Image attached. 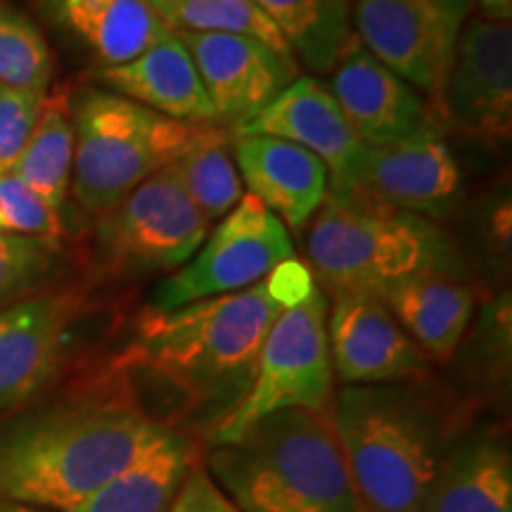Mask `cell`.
Returning a JSON list of instances; mask_svg holds the SVG:
<instances>
[{"instance_id":"36","label":"cell","mask_w":512,"mask_h":512,"mask_svg":"<svg viewBox=\"0 0 512 512\" xmlns=\"http://www.w3.org/2000/svg\"><path fill=\"white\" fill-rule=\"evenodd\" d=\"M0 233H3V228H0Z\"/></svg>"},{"instance_id":"32","label":"cell","mask_w":512,"mask_h":512,"mask_svg":"<svg viewBox=\"0 0 512 512\" xmlns=\"http://www.w3.org/2000/svg\"><path fill=\"white\" fill-rule=\"evenodd\" d=\"M169 512H240L233 503L223 496L209 472L192 467L185 479L181 494L176 496Z\"/></svg>"},{"instance_id":"2","label":"cell","mask_w":512,"mask_h":512,"mask_svg":"<svg viewBox=\"0 0 512 512\" xmlns=\"http://www.w3.org/2000/svg\"><path fill=\"white\" fill-rule=\"evenodd\" d=\"M316 287L309 266L285 261L247 290L200 299L178 309H147L121 366L143 368L204 396L238 389L254 375L256 356L275 318Z\"/></svg>"},{"instance_id":"28","label":"cell","mask_w":512,"mask_h":512,"mask_svg":"<svg viewBox=\"0 0 512 512\" xmlns=\"http://www.w3.org/2000/svg\"><path fill=\"white\" fill-rule=\"evenodd\" d=\"M53 69V50L34 19L12 0H0V83L48 93Z\"/></svg>"},{"instance_id":"23","label":"cell","mask_w":512,"mask_h":512,"mask_svg":"<svg viewBox=\"0 0 512 512\" xmlns=\"http://www.w3.org/2000/svg\"><path fill=\"white\" fill-rule=\"evenodd\" d=\"M195 467V453L171 430L136 463L67 512H169Z\"/></svg>"},{"instance_id":"1","label":"cell","mask_w":512,"mask_h":512,"mask_svg":"<svg viewBox=\"0 0 512 512\" xmlns=\"http://www.w3.org/2000/svg\"><path fill=\"white\" fill-rule=\"evenodd\" d=\"M171 430L126 399H83L24 415L0 430V498L67 512Z\"/></svg>"},{"instance_id":"24","label":"cell","mask_w":512,"mask_h":512,"mask_svg":"<svg viewBox=\"0 0 512 512\" xmlns=\"http://www.w3.org/2000/svg\"><path fill=\"white\" fill-rule=\"evenodd\" d=\"M230 145L233 138H228L223 126L214 121L192 124L181 155L166 166L209 223L228 216L245 195Z\"/></svg>"},{"instance_id":"9","label":"cell","mask_w":512,"mask_h":512,"mask_svg":"<svg viewBox=\"0 0 512 512\" xmlns=\"http://www.w3.org/2000/svg\"><path fill=\"white\" fill-rule=\"evenodd\" d=\"M294 256L290 230L254 195L242 200L211 230L188 264L157 287L152 309H178L200 299L247 290Z\"/></svg>"},{"instance_id":"8","label":"cell","mask_w":512,"mask_h":512,"mask_svg":"<svg viewBox=\"0 0 512 512\" xmlns=\"http://www.w3.org/2000/svg\"><path fill=\"white\" fill-rule=\"evenodd\" d=\"M207 235L209 221L171 169H162L98 216L93 259L102 273L119 280L174 273Z\"/></svg>"},{"instance_id":"35","label":"cell","mask_w":512,"mask_h":512,"mask_svg":"<svg viewBox=\"0 0 512 512\" xmlns=\"http://www.w3.org/2000/svg\"><path fill=\"white\" fill-rule=\"evenodd\" d=\"M0 512H55V510H43V508H34V505L0 501Z\"/></svg>"},{"instance_id":"5","label":"cell","mask_w":512,"mask_h":512,"mask_svg":"<svg viewBox=\"0 0 512 512\" xmlns=\"http://www.w3.org/2000/svg\"><path fill=\"white\" fill-rule=\"evenodd\" d=\"M316 283L332 294L392 290L422 273L465 275V261L437 221L328 190L306 235Z\"/></svg>"},{"instance_id":"14","label":"cell","mask_w":512,"mask_h":512,"mask_svg":"<svg viewBox=\"0 0 512 512\" xmlns=\"http://www.w3.org/2000/svg\"><path fill=\"white\" fill-rule=\"evenodd\" d=\"M188 50L214 110V124L240 126L299 76L292 55L235 34L174 31Z\"/></svg>"},{"instance_id":"26","label":"cell","mask_w":512,"mask_h":512,"mask_svg":"<svg viewBox=\"0 0 512 512\" xmlns=\"http://www.w3.org/2000/svg\"><path fill=\"white\" fill-rule=\"evenodd\" d=\"M72 162V95L67 91L46 93L29 143L15 166V174L55 211H62L69 183H72Z\"/></svg>"},{"instance_id":"30","label":"cell","mask_w":512,"mask_h":512,"mask_svg":"<svg viewBox=\"0 0 512 512\" xmlns=\"http://www.w3.org/2000/svg\"><path fill=\"white\" fill-rule=\"evenodd\" d=\"M57 245L0 233V306L31 290L55 264Z\"/></svg>"},{"instance_id":"34","label":"cell","mask_w":512,"mask_h":512,"mask_svg":"<svg viewBox=\"0 0 512 512\" xmlns=\"http://www.w3.org/2000/svg\"><path fill=\"white\" fill-rule=\"evenodd\" d=\"M446 3V8L453 12V15H456L458 19H467V12H470V8H472V3H475V0H444Z\"/></svg>"},{"instance_id":"33","label":"cell","mask_w":512,"mask_h":512,"mask_svg":"<svg viewBox=\"0 0 512 512\" xmlns=\"http://www.w3.org/2000/svg\"><path fill=\"white\" fill-rule=\"evenodd\" d=\"M482 17L494 19V22H510L512 0H477Z\"/></svg>"},{"instance_id":"20","label":"cell","mask_w":512,"mask_h":512,"mask_svg":"<svg viewBox=\"0 0 512 512\" xmlns=\"http://www.w3.org/2000/svg\"><path fill=\"white\" fill-rule=\"evenodd\" d=\"M41 10L100 67L136 60L174 34L147 0H41Z\"/></svg>"},{"instance_id":"12","label":"cell","mask_w":512,"mask_h":512,"mask_svg":"<svg viewBox=\"0 0 512 512\" xmlns=\"http://www.w3.org/2000/svg\"><path fill=\"white\" fill-rule=\"evenodd\" d=\"M354 34L408 86L434 95L463 27L444 0H356Z\"/></svg>"},{"instance_id":"18","label":"cell","mask_w":512,"mask_h":512,"mask_svg":"<svg viewBox=\"0 0 512 512\" xmlns=\"http://www.w3.org/2000/svg\"><path fill=\"white\" fill-rule=\"evenodd\" d=\"M233 155L242 185L285 228L302 230L330 188V171L313 152L273 136L233 138Z\"/></svg>"},{"instance_id":"29","label":"cell","mask_w":512,"mask_h":512,"mask_svg":"<svg viewBox=\"0 0 512 512\" xmlns=\"http://www.w3.org/2000/svg\"><path fill=\"white\" fill-rule=\"evenodd\" d=\"M0 228L3 233L24 235L60 245L64 233L60 211L29 188L15 171L0 176Z\"/></svg>"},{"instance_id":"6","label":"cell","mask_w":512,"mask_h":512,"mask_svg":"<svg viewBox=\"0 0 512 512\" xmlns=\"http://www.w3.org/2000/svg\"><path fill=\"white\" fill-rule=\"evenodd\" d=\"M74 200L100 216L128 192L155 176L188 143L192 124L157 114L105 88H81L72 95Z\"/></svg>"},{"instance_id":"3","label":"cell","mask_w":512,"mask_h":512,"mask_svg":"<svg viewBox=\"0 0 512 512\" xmlns=\"http://www.w3.org/2000/svg\"><path fill=\"white\" fill-rule=\"evenodd\" d=\"M209 477L240 512H363L330 411H280L214 448Z\"/></svg>"},{"instance_id":"13","label":"cell","mask_w":512,"mask_h":512,"mask_svg":"<svg viewBox=\"0 0 512 512\" xmlns=\"http://www.w3.org/2000/svg\"><path fill=\"white\" fill-rule=\"evenodd\" d=\"M328 347L332 368L347 387L408 384L430 375V358L377 294H332Z\"/></svg>"},{"instance_id":"11","label":"cell","mask_w":512,"mask_h":512,"mask_svg":"<svg viewBox=\"0 0 512 512\" xmlns=\"http://www.w3.org/2000/svg\"><path fill=\"white\" fill-rule=\"evenodd\" d=\"M437 105L456 131L486 145L512 136V29L510 22L472 17L463 22Z\"/></svg>"},{"instance_id":"27","label":"cell","mask_w":512,"mask_h":512,"mask_svg":"<svg viewBox=\"0 0 512 512\" xmlns=\"http://www.w3.org/2000/svg\"><path fill=\"white\" fill-rule=\"evenodd\" d=\"M147 3L171 31L249 36L280 53L292 55L280 31L252 0H147Z\"/></svg>"},{"instance_id":"16","label":"cell","mask_w":512,"mask_h":512,"mask_svg":"<svg viewBox=\"0 0 512 512\" xmlns=\"http://www.w3.org/2000/svg\"><path fill=\"white\" fill-rule=\"evenodd\" d=\"M328 88L354 136L366 147L399 143L432 124L420 93L384 67L356 34L332 69Z\"/></svg>"},{"instance_id":"15","label":"cell","mask_w":512,"mask_h":512,"mask_svg":"<svg viewBox=\"0 0 512 512\" xmlns=\"http://www.w3.org/2000/svg\"><path fill=\"white\" fill-rule=\"evenodd\" d=\"M74 318L69 292L0 306V413L24 406L53 380Z\"/></svg>"},{"instance_id":"19","label":"cell","mask_w":512,"mask_h":512,"mask_svg":"<svg viewBox=\"0 0 512 512\" xmlns=\"http://www.w3.org/2000/svg\"><path fill=\"white\" fill-rule=\"evenodd\" d=\"M95 79L105 86V91L138 102L169 119L185 124L214 121V110L195 62L176 34L155 43L136 60L95 69Z\"/></svg>"},{"instance_id":"25","label":"cell","mask_w":512,"mask_h":512,"mask_svg":"<svg viewBox=\"0 0 512 512\" xmlns=\"http://www.w3.org/2000/svg\"><path fill=\"white\" fill-rule=\"evenodd\" d=\"M285 38L287 48L316 74L335 69L354 38L351 0H252Z\"/></svg>"},{"instance_id":"4","label":"cell","mask_w":512,"mask_h":512,"mask_svg":"<svg viewBox=\"0 0 512 512\" xmlns=\"http://www.w3.org/2000/svg\"><path fill=\"white\" fill-rule=\"evenodd\" d=\"M363 512H422L451 441L427 396L408 384L344 387L330 403Z\"/></svg>"},{"instance_id":"31","label":"cell","mask_w":512,"mask_h":512,"mask_svg":"<svg viewBox=\"0 0 512 512\" xmlns=\"http://www.w3.org/2000/svg\"><path fill=\"white\" fill-rule=\"evenodd\" d=\"M46 93L0 83V176L15 166L34 131Z\"/></svg>"},{"instance_id":"17","label":"cell","mask_w":512,"mask_h":512,"mask_svg":"<svg viewBox=\"0 0 512 512\" xmlns=\"http://www.w3.org/2000/svg\"><path fill=\"white\" fill-rule=\"evenodd\" d=\"M238 136H273L302 145L328 166L330 181L344 176L366 145L351 131L335 95L313 76H297L261 112L233 128Z\"/></svg>"},{"instance_id":"7","label":"cell","mask_w":512,"mask_h":512,"mask_svg":"<svg viewBox=\"0 0 512 512\" xmlns=\"http://www.w3.org/2000/svg\"><path fill=\"white\" fill-rule=\"evenodd\" d=\"M330 403L328 297L316 283L268 328L249 387L216 425L214 444H233L273 413L292 408L328 413Z\"/></svg>"},{"instance_id":"21","label":"cell","mask_w":512,"mask_h":512,"mask_svg":"<svg viewBox=\"0 0 512 512\" xmlns=\"http://www.w3.org/2000/svg\"><path fill=\"white\" fill-rule=\"evenodd\" d=\"M382 299L422 354L439 363L458 349L475 309V292L465 275L453 273L415 275L384 292Z\"/></svg>"},{"instance_id":"10","label":"cell","mask_w":512,"mask_h":512,"mask_svg":"<svg viewBox=\"0 0 512 512\" xmlns=\"http://www.w3.org/2000/svg\"><path fill=\"white\" fill-rule=\"evenodd\" d=\"M425 219H446L460 200L463 176L458 159L437 124H427L384 147H363L344 176L330 188Z\"/></svg>"},{"instance_id":"22","label":"cell","mask_w":512,"mask_h":512,"mask_svg":"<svg viewBox=\"0 0 512 512\" xmlns=\"http://www.w3.org/2000/svg\"><path fill=\"white\" fill-rule=\"evenodd\" d=\"M422 512H512V460L494 434L448 446Z\"/></svg>"}]
</instances>
